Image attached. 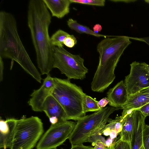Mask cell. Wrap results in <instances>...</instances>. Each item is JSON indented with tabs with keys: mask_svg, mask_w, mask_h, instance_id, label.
<instances>
[{
	"mask_svg": "<svg viewBox=\"0 0 149 149\" xmlns=\"http://www.w3.org/2000/svg\"><path fill=\"white\" fill-rule=\"evenodd\" d=\"M27 20L38 67L42 74L48 75L53 68L54 47L49 33L52 16L43 0L29 1Z\"/></svg>",
	"mask_w": 149,
	"mask_h": 149,
	"instance_id": "1",
	"label": "cell"
},
{
	"mask_svg": "<svg viewBox=\"0 0 149 149\" xmlns=\"http://www.w3.org/2000/svg\"><path fill=\"white\" fill-rule=\"evenodd\" d=\"M0 57L15 61L27 73L41 83V75L19 37L15 17L5 11L0 12Z\"/></svg>",
	"mask_w": 149,
	"mask_h": 149,
	"instance_id": "2",
	"label": "cell"
},
{
	"mask_svg": "<svg viewBox=\"0 0 149 149\" xmlns=\"http://www.w3.org/2000/svg\"><path fill=\"white\" fill-rule=\"evenodd\" d=\"M130 37L124 36L107 37L101 40L97 47L99 54L97 70L91 83L92 90L103 92L113 82L114 72L124 51L131 43Z\"/></svg>",
	"mask_w": 149,
	"mask_h": 149,
	"instance_id": "3",
	"label": "cell"
},
{
	"mask_svg": "<svg viewBox=\"0 0 149 149\" xmlns=\"http://www.w3.org/2000/svg\"><path fill=\"white\" fill-rule=\"evenodd\" d=\"M54 78L55 85L51 95L63 109L67 120L77 121L85 116L83 102L86 94L81 88L71 83L68 79Z\"/></svg>",
	"mask_w": 149,
	"mask_h": 149,
	"instance_id": "4",
	"label": "cell"
},
{
	"mask_svg": "<svg viewBox=\"0 0 149 149\" xmlns=\"http://www.w3.org/2000/svg\"><path fill=\"white\" fill-rule=\"evenodd\" d=\"M119 109L107 107L80 118L68 139L71 145L83 144L91 136L101 132L109 116Z\"/></svg>",
	"mask_w": 149,
	"mask_h": 149,
	"instance_id": "5",
	"label": "cell"
},
{
	"mask_svg": "<svg viewBox=\"0 0 149 149\" xmlns=\"http://www.w3.org/2000/svg\"><path fill=\"white\" fill-rule=\"evenodd\" d=\"M44 132L43 123L38 117L17 119L10 149H32Z\"/></svg>",
	"mask_w": 149,
	"mask_h": 149,
	"instance_id": "6",
	"label": "cell"
},
{
	"mask_svg": "<svg viewBox=\"0 0 149 149\" xmlns=\"http://www.w3.org/2000/svg\"><path fill=\"white\" fill-rule=\"evenodd\" d=\"M84 61L79 55L73 54L63 47H54L53 68L58 69L68 79L83 80L86 78L88 70Z\"/></svg>",
	"mask_w": 149,
	"mask_h": 149,
	"instance_id": "7",
	"label": "cell"
},
{
	"mask_svg": "<svg viewBox=\"0 0 149 149\" xmlns=\"http://www.w3.org/2000/svg\"><path fill=\"white\" fill-rule=\"evenodd\" d=\"M76 123L68 120L51 124L37 143L36 149H57L69 137Z\"/></svg>",
	"mask_w": 149,
	"mask_h": 149,
	"instance_id": "8",
	"label": "cell"
},
{
	"mask_svg": "<svg viewBox=\"0 0 149 149\" xmlns=\"http://www.w3.org/2000/svg\"><path fill=\"white\" fill-rule=\"evenodd\" d=\"M130 65V74L125 77L124 82L129 95L149 87V65L135 61Z\"/></svg>",
	"mask_w": 149,
	"mask_h": 149,
	"instance_id": "9",
	"label": "cell"
},
{
	"mask_svg": "<svg viewBox=\"0 0 149 149\" xmlns=\"http://www.w3.org/2000/svg\"><path fill=\"white\" fill-rule=\"evenodd\" d=\"M54 78L49 74L44 79L42 84L38 89L34 90L28 101L29 105L34 111H43L44 103L47 97L51 95L54 87Z\"/></svg>",
	"mask_w": 149,
	"mask_h": 149,
	"instance_id": "10",
	"label": "cell"
},
{
	"mask_svg": "<svg viewBox=\"0 0 149 149\" xmlns=\"http://www.w3.org/2000/svg\"><path fill=\"white\" fill-rule=\"evenodd\" d=\"M149 102V87L128 95L126 103L121 108L123 110L121 116L123 117L131 110L138 109Z\"/></svg>",
	"mask_w": 149,
	"mask_h": 149,
	"instance_id": "11",
	"label": "cell"
},
{
	"mask_svg": "<svg viewBox=\"0 0 149 149\" xmlns=\"http://www.w3.org/2000/svg\"><path fill=\"white\" fill-rule=\"evenodd\" d=\"M129 95L124 82L122 80L107 93L109 104L110 106L121 109L126 103Z\"/></svg>",
	"mask_w": 149,
	"mask_h": 149,
	"instance_id": "12",
	"label": "cell"
},
{
	"mask_svg": "<svg viewBox=\"0 0 149 149\" xmlns=\"http://www.w3.org/2000/svg\"><path fill=\"white\" fill-rule=\"evenodd\" d=\"M17 119L0 120V148H10L15 132Z\"/></svg>",
	"mask_w": 149,
	"mask_h": 149,
	"instance_id": "13",
	"label": "cell"
},
{
	"mask_svg": "<svg viewBox=\"0 0 149 149\" xmlns=\"http://www.w3.org/2000/svg\"><path fill=\"white\" fill-rule=\"evenodd\" d=\"M137 110L134 129L130 142L131 149H145L143 141V131L146 117Z\"/></svg>",
	"mask_w": 149,
	"mask_h": 149,
	"instance_id": "14",
	"label": "cell"
},
{
	"mask_svg": "<svg viewBox=\"0 0 149 149\" xmlns=\"http://www.w3.org/2000/svg\"><path fill=\"white\" fill-rule=\"evenodd\" d=\"M43 111L49 118L55 116L58 118V122L67 120L63 109L52 95L48 96L45 100L43 105Z\"/></svg>",
	"mask_w": 149,
	"mask_h": 149,
	"instance_id": "15",
	"label": "cell"
},
{
	"mask_svg": "<svg viewBox=\"0 0 149 149\" xmlns=\"http://www.w3.org/2000/svg\"><path fill=\"white\" fill-rule=\"evenodd\" d=\"M52 16L60 19L70 12V0H43Z\"/></svg>",
	"mask_w": 149,
	"mask_h": 149,
	"instance_id": "16",
	"label": "cell"
},
{
	"mask_svg": "<svg viewBox=\"0 0 149 149\" xmlns=\"http://www.w3.org/2000/svg\"><path fill=\"white\" fill-rule=\"evenodd\" d=\"M137 110H131L123 118L120 139L130 142L132 139Z\"/></svg>",
	"mask_w": 149,
	"mask_h": 149,
	"instance_id": "17",
	"label": "cell"
},
{
	"mask_svg": "<svg viewBox=\"0 0 149 149\" xmlns=\"http://www.w3.org/2000/svg\"><path fill=\"white\" fill-rule=\"evenodd\" d=\"M67 22L68 26L70 29L75 31L78 33H85L97 37H104L105 38L113 36L96 33L88 27L79 24L76 20H74L72 18L69 19Z\"/></svg>",
	"mask_w": 149,
	"mask_h": 149,
	"instance_id": "18",
	"label": "cell"
},
{
	"mask_svg": "<svg viewBox=\"0 0 149 149\" xmlns=\"http://www.w3.org/2000/svg\"><path fill=\"white\" fill-rule=\"evenodd\" d=\"M67 32L61 29H58L50 37L51 42L54 47H63V42L65 38L70 35Z\"/></svg>",
	"mask_w": 149,
	"mask_h": 149,
	"instance_id": "19",
	"label": "cell"
},
{
	"mask_svg": "<svg viewBox=\"0 0 149 149\" xmlns=\"http://www.w3.org/2000/svg\"><path fill=\"white\" fill-rule=\"evenodd\" d=\"M98 101L91 97L86 95L85 96L83 102L84 112L86 113L89 111H96L100 110V108L98 105Z\"/></svg>",
	"mask_w": 149,
	"mask_h": 149,
	"instance_id": "20",
	"label": "cell"
},
{
	"mask_svg": "<svg viewBox=\"0 0 149 149\" xmlns=\"http://www.w3.org/2000/svg\"><path fill=\"white\" fill-rule=\"evenodd\" d=\"M71 3H78L87 5L104 6L105 0H70Z\"/></svg>",
	"mask_w": 149,
	"mask_h": 149,
	"instance_id": "21",
	"label": "cell"
},
{
	"mask_svg": "<svg viewBox=\"0 0 149 149\" xmlns=\"http://www.w3.org/2000/svg\"><path fill=\"white\" fill-rule=\"evenodd\" d=\"M143 141L145 149H149V125L145 124L143 131Z\"/></svg>",
	"mask_w": 149,
	"mask_h": 149,
	"instance_id": "22",
	"label": "cell"
},
{
	"mask_svg": "<svg viewBox=\"0 0 149 149\" xmlns=\"http://www.w3.org/2000/svg\"><path fill=\"white\" fill-rule=\"evenodd\" d=\"M101 132L91 136L87 142L91 143L92 145L94 146L95 143L99 141H102L105 143L106 139L102 136Z\"/></svg>",
	"mask_w": 149,
	"mask_h": 149,
	"instance_id": "23",
	"label": "cell"
},
{
	"mask_svg": "<svg viewBox=\"0 0 149 149\" xmlns=\"http://www.w3.org/2000/svg\"><path fill=\"white\" fill-rule=\"evenodd\" d=\"M114 149H131L130 142L119 139L115 142Z\"/></svg>",
	"mask_w": 149,
	"mask_h": 149,
	"instance_id": "24",
	"label": "cell"
},
{
	"mask_svg": "<svg viewBox=\"0 0 149 149\" xmlns=\"http://www.w3.org/2000/svg\"><path fill=\"white\" fill-rule=\"evenodd\" d=\"M77 41L75 37L73 35H70L65 39L63 44L69 48H72L76 45Z\"/></svg>",
	"mask_w": 149,
	"mask_h": 149,
	"instance_id": "25",
	"label": "cell"
},
{
	"mask_svg": "<svg viewBox=\"0 0 149 149\" xmlns=\"http://www.w3.org/2000/svg\"><path fill=\"white\" fill-rule=\"evenodd\" d=\"M137 110L146 117L149 116V102Z\"/></svg>",
	"mask_w": 149,
	"mask_h": 149,
	"instance_id": "26",
	"label": "cell"
},
{
	"mask_svg": "<svg viewBox=\"0 0 149 149\" xmlns=\"http://www.w3.org/2000/svg\"><path fill=\"white\" fill-rule=\"evenodd\" d=\"M70 149H94L91 146H85L83 144L71 145Z\"/></svg>",
	"mask_w": 149,
	"mask_h": 149,
	"instance_id": "27",
	"label": "cell"
},
{
	"mask_svg": "<svg viewBox=\"0 0 149 149\" xmlns=\"http://www.w3.org/2000/svg\"><path fill=\"white\" fill-rule=\"evenodd\" d=\"M109 102V101L108 98L104 97L98 101V105L99 107L102 108L104 107Z\"/></svg>",
	"mask_w": 149,
	"mask_h": 149,
	"instance_id": "28",
	"label": "cell"
},
{
	"mask_svg": "<svg viewBox=\"0 0 149 149\" xmlns=\"http://www.w3.org/2000/svg\"><path fill=\"white\" fill-rule=\"evenodd\" d=\"M107 148L105 143L102 141L96 142L94 147L95 149H107Z\"/></svg>",
	"mask_w": 149,
	"mask_h": 149,
	"instance_id": "29",
	"label": "cell"
},
{
	"mask_svg": "<svg viewBox=\"0 0 149 149\" xmlns=\"http://www.w3.org/2000/svg\"><path fill=\"white\" fill-rule=\"evenodd\" d=\"M4 69L3 62L2 58L0 57V81L3 80V70Z\"/></svg>",
	"mask_w": 149,
	"mask_h": 149,
	"instance_id": "30",
	"label": "cell"
},
{
	"mask_svg": "<svg viewBox=\"0 0 149 149\" xmlns=\"http://www.w3.org/2000/svg\"><path fill=\"white\" fill-rule=\"evenodd\" d=\"M116 139H113L109 137L106 140L105 144L107 147H109L116 142Z\"/></svg>",
	"mask_w": 149,
	"mask_h": 149,
	"instance_id": "31",
	"label": "cell"
},
{
	"mask_svg": "<svg viewBox=\"0 0 149 149\" xmlns=\"http://www.w3.org/2000/svg\"><path fill=\"white\" fill-rule=\"evenodd\" d=\"M93 29L94 32L97 33H98L102 30V27L100 24H96L94 26Z\"/></svg>",
	"mask_w": 149,
	"mask_h": 149,
	"instance_id": "32",
	"label": "cell"
},
{
	"mask_svg": "<svg viewBox=\"0 0 149 149\" xmlns=\"http://www.w3.org/2000/svg\"><path fill=\"white\" fill-rule=\"evenodd\" d=\"M49 119L50 122L52 125L55 124L58 122V118L55 116L51 117Z\"/></svg>",
	"mask_w": 149,
	"mask_h": 149,
	"instance_id": "33",
	"label": "cell"
},
{
	"mask_svg": "<svg viewBox=\"0 0 149 149\" xmlns=\"http://www.w3.org/2000/svg\"><path fill=\"white\" fill-rule=\"evenodd\" d=\"M110 1H113V2H119V1H125V2H127V3H128V2H130L131 1H129V0H128V1H120V0H110Z\"/></svg>",
	"mask_w": 149,
	"mask_h": 149,
	"instance_id": "34",
	"label": "cell"
},
{
	"mask_svg": "<svg viewBox=\"0 0 149 149\" xmlns=\"http://www.w3.org/2000/svg\"><path fill=\"white\" fill-rule=\"evenodd\" d=\"M115 143H114L112 145L108 147L107 149H114V146Z\"/></svg>",
	"mask_w": 149,
	"mask_h": 149,
	"instance_id": "35",
	"label": "cell"
},
{
	"mask_svg": "<svg viewBox=\"0 0 149 149\" xmlns=\"http://www.w3.org/2000/svg\"><path fill=\"white\" fill-rule=\"evenodd\" d=\"M146 1L149 3V1Z\"/></svg>",
	"mask_w": 149,
	"mask_h": 149,
	"instance_id": "36",
	"label": "cell"
},
{
	"mask_svg": "<svg viewBox=\"0 0 149 149\" xmlns=\"http://www.w3.org/2000/svg\"><path fill=\"white\" fill-rule=\"evenodd\" d=\"M94 149H95L94 148Z\"/></svg>",
	"mask_w": 149,
	"mask_h": 149,
	"instance_id": "37",
	"label": "cell"
}]
</instances>
